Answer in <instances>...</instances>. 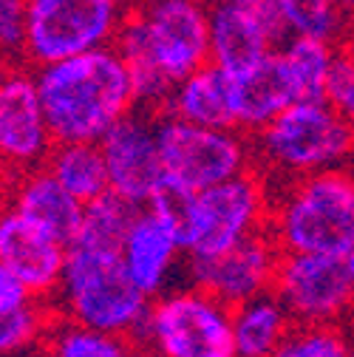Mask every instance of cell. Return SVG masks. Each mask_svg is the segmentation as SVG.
<instances>
[{
	"label": "cell",
	"mask_w": 354,
	"mask_h": 357,
	"mask_svg": "<svg viewBox=\"0 0 354 357\" xmlns=\"http://www.w3.org/2000/svg\"><path fill=\"white\" fill-rule=\"evenodd\" d=\"M182 255H185V244H182L179 218L159 202L139 207L119 244V258L128 275L134 278V284L151 298L162 295Z\"/></svg>",
	"instance_id": "cell-15"
},
{
	"label": "cell",
	"mask_w": 354,
	"mask_h": 357,
	"mask_svg": "<svg viewBox=\"0 0 354 357\" xmlns=\"http://www.w3.org/2000/svg\"><path fill=\"white\" fill-rule=\"evenodd\" d=\"M286 37H318L340 43L348 34V17L337 0H275Z\"/></svg>",
	"instance_id": "cell-24"
},
{
	"label": "cell",
	"mask_w": 354,
	"mask_h": 357,
	"mask_svg": "<svg viewBox=\"0 0 354 357\" xmlns=\"http://www.w3.org/2000/svg\"><path fill=\"white\" fill-rule=\"evenodd\" d=\"M43 354L46 357H137V340L85 326L68 318L54 315L52 326L43 335Z\"/></svg>",
	"instance_id": "cell-22"
},
{
	"label": "cell",
	"mask_w": 354,
	"mask_h": 357,
	"mask_svg": "<svg viewBox=\"0 0 354 357\" xmlns=\"http://www.w3.org/2000/svg\"><path fill=\"white\" fill-rule=\"evenodd\" d=\"M100 151L114 196L134 207H145L164 190V165L153 111L142 108L122 116L100 139Z\"/></svg>",
	"instance_id": "cell-12"
},
{
	"label": "cell",
	"mask_w": 354,
	"mask_h": 357,
	"mask_svg": "<svg viewBox=\"0 0 354 357\" xmlns=\"http://www.w3.org/2000/svg\"><path fill=\"white\" fill-rule=\"evenodd\" d=\"M236 79V116L244 133H258L295 100L289 77L278 57V49L255 66L233 74Z\"/></svg>",
	"instance_id": "cell-19"
},
{
	"label": "cell",
	"mask_w": 354,
	"mask_h": 357,
	"mask_svg": "<svg viewBox=\"0 0 354 357\" xmlns=\"http://www.w3.org/2000/svg\"><path fill=\"white\" fill-rule=\"evenodd\" d=\"M164 188L193 196L255 167V145L238 128H204L156 114Z\"/></svg>",
	"instance_id": "cell-8"
},
{
	"label": "cell",
	"mask_w": 354,
	"mask_h": 357,
	"mask_svg": "<svg viewBox=\"0 0 354 357\" xmlns=\"http://www.w3.org/2000/svg\"><path fill=\"white\" fill-rule=\"evenodd\" d=\"M272 292L295 324H343L354 312V284L334 255L284 252Z\"/></svg>",
	"instance_id": "cell-11"
},
{
	"label": "cell",
	"mask_w": 354,
	"mask_h": 357,
	"mask_svg": "<svg viewBox=\"0 0 354 357\" xmlns=\"http://www.w3.org/2000/svg\"><path fill=\"white\" fill-rule=\"evenodd\" d=\"M31 66L17 60L0 66V173L20 176L43 167L54 151Z\"/></svg>",
	"instance_id": "cell-10"
},
{
	"label": "cell",
	"mask_w": 354,
	"mask_h": 357,
	"mask_svg": "<svg viewBox=\"0 0 354 357\" xmlns=\"http://www.w3.org/2000/svg\"><path fill=\"white\" fill-rule=\"evenodd\" d=\"M153 202L179 218L187 261L213 258L244 238L263 233L270 225L272 185L261 167H252L227 182L204 188L193 196L162 190Z\"/></svg>",
	"instance_id": "cell-4"
},
{
	"label": "cell",
	"mask_w": 354,
	"mask_h": 357,
	"mask_svg": "<svg viewBox=\"0 0 354 357\" xmlns=\"http://www.w3.org/2000/svg\"><path fill=\"white\" fill-rule=\"evenodd\" d=\"M323 100L354 125V40H340L329 68Z\"/></svg>",
	"instance_id": "cell-28"
},
{
	"label": "cell",
	"mask_w": 354,
	"mask_h": 357,
	"mask_svg": "<svg viewBox=\"0 0 354 357\" xmlns=\"http://www.w3.org/2000/svg\"><path fill=\"white\" fill-rule=\"evenodd\" d=\"M46 167L82 204H91L94 199L111 193L100 142H57L46 159Z\"/></svg>",
	"instance_id": "cell-21"
},
{
	"label": "cell",
	"mask_w": 354,
	"mask_h": 357,
	"mask_svg": "<svg viewBox=\"0 0 354 357\" xmlns=\"http://www.w3.org/2000/svg\"><path fill=\"white\" fill-rule=\"evenodd\" d=\"M272 185L267 233L281 252L343 258L354 247V165Z\"/></svg>",
	"instance_id": "cell-3"
},
{
	"label": "cell",
	"mask_w": 354,
	"mask_h": 357,
	"mask_svg": "<svg viewBox=\"0 0 354 357\" xmlns=\"http://www.w3.org/2000/svg\"><path fill=\"white\" fill-rule=\"evenodd\" d=\"M348 357H354V349H351V354H348Z\"/></svg>",
	"instance_id": "cell-34"
},
{
	"label": "cell",
	"mask_w": 354,
	"mask_h": 357,
	"mask_svg": "<svg viewBox=\"0 0 354 357\" xmlns=\"http://www.w3.org/2000/svg\"><path fill=\"white\" fill-rule=\"evenodd\" d=\"M354 340L340 324H295L272 357H348Z\"/></svg>",
	"instance_id": "cell-26"
},
{
	"label": "cell",
	"mask_w": 354,
	"mask_h": 357,
	"mask_svg": "<svg viewBox=\"0 0 354 357\" xmlns=\"http://www.w3.org/2000/svg\"><path fill=\"white\" fill-rule=\"evenodd\" d=\"M137 357H151V354H145V351H139V354H137Z\"/></svg>",
	"instance_id": "cell-33"
},
{
	"label": "cell",
	"mask_w": 354,
	"mask_h": 357,
	"mask_svg": "<svg viewBox=\"0 0 354 357\" xmlns=\"http://www.w3.org/2000/svg\"><path fill=\"white\" fill-rule=\"evenodd\" d=\"M34 77L54 142H100L139 105L116 46L40 66Z\"/></svg>",
	"instance_id": "cell-2"
},
{
	"label": "cell",
	"mask_w": 354,
	"mask_h": 357,
	"mask_svg": "<svg viewBox=\"0 0 354 357\" xmlns=\"http://www.w3.org/2000/svg\"><path fill=\"white\" fill-rule=\"evenodd\" d=\"M176 119H185L204 128H238L236 116V79L227 68L204 63L193 74L176 82L164 111ZM241 130V128H238Z\"/></svg>",
	"instance_id": "cell-17"
},
{
	"label": "cell",
	"mask_w": 354,
	"mask_h": 357,
	"mask_svg": "<svg viewBox=\"0 0 354 357\" xmlns=\"http://www.w3.org/2000/svg\"><path fill=\"white\" fill-rule=\"evenodd\" d=\"M337 6L346 12L348 20H354V0H337Z\"/></svg>",
	"instance_id": "cell-32"
},
{
	"label": "cell",
	"mask_w": 354,
	"mask_h": 357,
	"mask_svg": "<svg viewBox=\"0 0 354 357\" xmlns=\"http://www.w3.org/2000/svg\"><path fill=\"white\" fill-rule=\"evenodd\" d=\"M281 255L275 238L263 230L213 258L190 261V281L236 309L244 301L272 292Z\"/></svg>",
	"instance_id": "cell-14"
},
{
	"label": "cell",
	"mask_w": 354,
	"mask_h": 357,
	"mask_svg": "<svg viewBox=\"0 0 354 357\" xmlns=\"http://www.w3.org/2000/svg\"><path fill=\"white\" fill-rule=\"evenodd\" d=\"M139 207L128 204L125 199L105 193L94 199L91 204H85L79 230L71 244H85V247H102V250H119L130 221H134Z\"/></svg>",
	"instance_id": "cell-25"
},
{
	"label": "cell",
	"mask_w": 354,
	"mask_h": 357,
	"mask_svg": "<svg viewBox=\"0 0 354 357\" xmlns=\"http://www.w3.org/2000/svg\"><path fill=\"white\" fill-rule=\"evenodd\" d=\"M284 34L275 0H210V63L238 74L272 54Z\"/></svg>",
	"instance_id": "cell-13"
},
{
	"label": "cell",
	"mask_w": 354,
	"mask_h": 357,
	"mask_svg": "<svg viewBox=\"0 0 354 357\" xmlns=\"http://www.w3.org/2000/svg\"><path fill=\"white\" fill-rule=\"evenodd\" d=\"M334 49L337 43L318 37H286L278 46V57L289 77L295 100H323Z\"/></svg>",
	"instance_id": "cell-23"
},
{
	"label": "cell",
	"mask_w": 354,
	"mask_h": 357,
	"mask_svg": "<svg viewBox=\"0 0 354 357\" xmlns=\"http://www.w3.org/2000/svg\"><path fill=\"white\" fill-rule=\"evenodd\" d=\"M66 241L34 225L12 204L0 207V261L12 266L37 301H54L66 270Z\"/></svg>",
	"instance_id": "cell-16"
},
{
	"label": "cell",
	"mask_w": 354,
	"mask_h": 357,
	"mask_svg": "<svg viewBox=\"0 0 354 357\" xmlns=\"http://www.w3.org/2000/svg\"><path fill=\"white\" fill-rule=\"evenodd\" d=\"M9 204L66 244L74 241L85 210V204L57 182V176L46 165L12 178Z\"/></svg>",
	"instance_id": "cell-18"
},
{
	"label": "cell",
	"mask_w": 354,
	"mask_h": 357,
	"mask_svg": "<svg viewBox=\"0 0 354 357\" xmlns=\"http://www.w3.org/2000/svg\"><path fill=\"white\" fill-rule=\"evenodd\" d=\"M343 266H346V275H348V281L354 284V247L343 255Z\"/></svg>",
	"instance_id": "cell-31"
},
{
	"label": "cell",
	"mask_w": 354,
	"mask_h": 357,
	"mask_svg": "<svg viewBox=\"0 0 354 357\" xmlns=\"http://www.w3.org/2000/svg\"><path fill=\"white\" fill-rule=\"evenodd\" d=\"M114 46L139 105L159 114L176 82L210 63V0H130Z\"/></svg>",
	"instance_id": "cell-1"
},
{
	"label": "cell",
	"mask_w": 354,
	"mask_h": 357,
	"mask_svg": "<svg viewBox=\"0 0 354 357\" xmlns=\"http://www.w3.org/2000/svg\"><path fill=\"white\" fill-rule=\"evenodd\" d=\"M295 326L275 292H263L233 309V337L238 357H272Z\"/></svg>",
	"instance_id": "cell-20"
},
{
	"label": "cell",
	"mask_w": 354,
	"mask_h": 357,
	"mask_svg": "<svg viewBox=\"0 0 354 357\" xmlns=\"http://www.w3.org/2000/svg\"><path fill=\"white\" fill-rule=\"evenodd\" d=\"M31 301H37V298L29 292V287L20 281V275L0 261V315H3V312L23 309Z\"/></svg>",
	"instance_id": "cell-30"
},
{
	"label": "cell",
	"mask_w": 354,
	"mask_h": 357,
	"mask_svg": "<svg viewBox=\"0 0 354 357\" xmlns=\"http://www.w3.org/2000/svg\"><path fill=\"white\" fill-rule=\"evenodd\" d=\"M151 301L153 298L128 275L119 250L68 244L66 270L52 301L60 318L137 337L148 318Z\"/></svg>",
	"instance_id": "cell-5"
},
{
	"label": "cell",
	"mask_w": 354,
	"mask_h": 357,
	"mask_svg": "<svg viewBox=\"0 0 354 357\" xmlns=\"http://www.w3.org/2000/svg\"><path fill=\"white\" fill-rule=\"evenodd\" d=\"M134 340L151 357H238L233 309L196 284L156 295Z\"/></svg>",
	"instance_id": "cell-7"
},
{
	"label": "cell",
	"mask_w": 354,
	"mask_h": 357,
	"mask_svg": "<svg viewBox=\"0 0 354 357\" xmlns=\"http://www.w3.org/2000/svg\"><path fill=\"white\" fill-rule=\"evenodd\" d=\"M54 306L46 301H31L23 309L3 312L0 315V357L15 354L31 343H40L46 329L54 321Z\"/></svg>",
	"instance_id": "cell-27"
},
{
	"label": "cell",
	"mask_w": 354,
	"mask_h": 357,
	"mask_svg": "<svg viewBox=\"0 0 354 357\" xmlns=\"http://www.w3.org/2000/svg\"><path fill=\"white\" fill-rule=\"evenodd\" d=\"M252 137L255 167L270 182L354 165V125L326 100H298Z\"/></svg>",
	"instance_id": "cell-6"
},
{
	"label": "cell",
	"mask_w": 354,
	"mask_h": 357,
	"mask_svg": "<svg viewBox=\"0 0 354 357\" xmlns=\"http://www.w3.org/2000/svg\"><path fill=\"white\" fill-rule=\"evenodd\" d=\"M130 0H29L20 63L40 68L114 46Z\"/></svg>",
	"instance_id": "cell-9"
},
{
	"label": "cell",
	"mask_w": 354,
	"mask_h": 357,
	"mask_svg": "<svg viewBox=\"0 0 354 357\" xmlns=\"http://www.w3.org/2000/svg\"><path fill=\"white\" fill-rule=\"evenodd\" d=\"M29 0H0V60L12 63L23 54Z\"/></svg>",
	"instance_id": "cell-29"
},
{
	"label": "cell",
	"mask_w": 354,
	"mask_h": 357,
	"mask_svg": "<svg viewBox=\"0 0 354 357\" xmlns=\"http://www.w3.org/2000/svg\"><path fill=\"white\" fill-rule=\"evenodd\" d=\"M0 66H3V60H0Z\"/></svg>",
	"instance_id": "cell-35"
}]
</instances>
